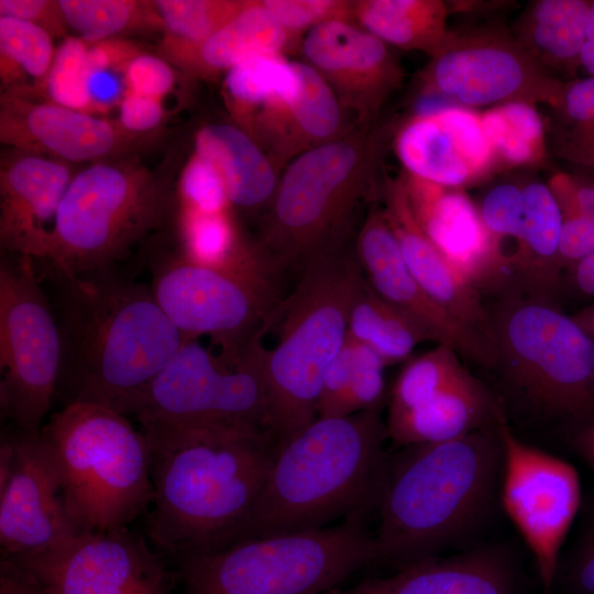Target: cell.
<instances>
[{
    "label": "cell",
    "instance_id": "obj_35",
    "mask_svg": "<svg viewBox=\"0 0 594 594\" xmlns=\"http://www.w3.org/2000/svg\"><path fill=\"white\" fill-rule=\"evenodd\" d=\"M496 163L529 165L544 155V122L536 105L512 101L481 112Z\"/></svg>",
    "mask_w": 594,
    "mask_h": 594
},
{
    "label": "cell",
    "instance_id": "obj_6",
    "mask_svg": "<svg viewBox=\"0 0 594 594\" xmlns=\"http://www.w3.org/2000/svg\"><path fill=\"white\" fill-rule=\"evenodd\" d=\"M364 279L349 244L310 262L268 322L278 324L273 349L255 353L264 380L270 430L280 443L318 417L323 374L348 337L349 314Z\"/></svg>",
    "mask_w": 594,
    "mask_h": 594
},
{
    "label": "cell",
    "instance_id": "obj_51",
    "mask_svg": "<svg viewBox=\"0 0 594 594\" xmlns=\"http://www.w3.org/2000/svg\"><path fill=\"white\" fill-rule=\"evenodd\" d=\"M562 572L573 594H594V528L576 547L563 571H558Z\"/></svg>",
    "mask_w": 594,
    "mask_h": 594
},
{
    "label": "cell",
    "instance_id": "obj_53",
    "mask_svg": "<svg viewBox=\"0 0 594 594\" xmlns=\"http://www.w3.org/2000/svg\"><path fill=\"white\" fill-rule=\"evenodd\" d=\"M562 155L581 164L594 165V125L565 147Z\"/></svg>",
    "mask_w": 594,
    "mask_h": 594
},
{
    "label": "cell",
    "instance_id": "obj_29",
    "mask_svg": "<svg viewBox=\"0 0 594 594\" xmlns=\"http://www.w3.org/2000/svg\"><path fill=\"white\" fill-rule=\"evenodd\" d=\"M592 1L537 0L524 13L516 38L549 73L581 66ZM554 76V75H553Z\"/></svg>",
    "mask_w": 594,
    "mask_h": 594
},
{
    "label": "cell",
    "instance_id": "obj_44",
    "mask_svg": "<svg viewBox=\"0 0 594 594\" xmlns=\"http://www.w3.org/2000/svg\"><path fill=\"white\" fill-rule=\"evenodd\" d=\"M262 4L289 34L330 21L353 22V2L342 0H262Z\"/></svg>",
    "mask_w": 594,
    "mask_h": 594
},
{
    "label": "cell",
    "instance_id": "obj_17",
    "mask_svg": "<svg viewBox=\"0 0 594 594\" xmlns=\"http://www.w3.org/2000/svg\"><path fill=\"white\" fill-rule=\"evenodd\" d=\"M157 133L135 134L119 121L74 110L28 90L2 91L0 142L6 147L68 164L97 163L139 154Z\"/></svg>",
    "mask_w": 594,
    "mask_h": 594
},
{
    "label": "cell",
    "instance_id": "obj_57",
    "mask_svg": "<svg viewBox=\"0 0 594 594\" xmlns=\"http://www.w3.org/2000/svg\"><path fill=\"white\" fill-rule=\"evenodd\" d=\"M591 450L594 458V432H593L592 442H591Z\"/></svg>",
    "mask_w": 594,
    "mask_h": 594
},
{
    "label": "cell",
    "instance_id": "obj_3",
    "mask_svg": "<svg viewBox=\"0 0 594 594\" xmlns=\"http://www.w3.org/2000/svg\"><path fill=\"white\" fill-rule=\"evenodd\" d=\"M387 437L380 409L317 417L279 443L261 493L230 544L321 528L336 517L360 514L380 498Z\"/></svg>",
    "mask_w": 594,
    "mask_h": 594
},
{
    "label": "cell",
    "instance_id": "obj_47",
    "mask_svg": "<svg viewBox=\"0 0 594 594\" xmlns=\"http://www.w3.org/2000/svg\"><path fill=\"white\" fill-rule=\"evenodd\" d=\"M0 16L31 22L44 29L53 38H65L69 31L56 0H0Z\"/></svg>",
    "mask_w": 594,
    "mask_h": 594
},
{
    "label": "cell",
    "instance_id": "obj_30",
    "mask_svg": "<svg viewBox=\"0 0 594 594\" xmlns=\"http://www.w3.org/2000/svg\"><path fill=\"white\" fill-rule=\"evenodd\" d=\"M448 4L441 0H359L353 19L387 45L433 56L446 43Z\"/></svg>",
    "mask_w": 594,
    "mask_h": 594
},
{
    "label": "cell",
    "instance_id": "obj_33",
    "mask_svg": "<svg viewBox=\"0 0 594 594\" xmlns=\"http://www.w3.org/2000/svg\"><path fill=\"white\" fill-rule=\"evenodd\" d=\"M348 337L373 350L386 366L407 359L417 344L432 341L417 321L381 298L365 278L350 309Z\"/></svg>",
    "mask_w": 594,
    "mask_h": 594
},
{
    "label": "cell",
    "instance_id": "obj_1",
    "mask_svg": "<svg viewBox=\"0 0 594 594\" xmlns=\"http://www.w3.org/2000/svg\"><path fill=\"white\" fill-rule=\"evenodd\" d=\"M61 337L55 400L132 415L184 344L150 285L110 268L68 275L34 261Z\"/></svg>",
    "mask_w": 594,
    "mask_h": 594
},
{
    "label": "cell",
    "instance_id": "obj_40",
    "mask_svg": "<svg viewBox=\"0 0 594 594\" xmlns=\"http://www.w3.org/2000/svg\"><path fill=\"white\" fill-rule=\"evenodd\" d=\"M385 367L384 361L373 350L355 342L354 363L331 417L380 409L385 394Z\"/></svg>",
    "mask_w": 594,
    "mask_h": 594
},
{
    "label": "cell",
    "instance_id": "obj_23",
    "mask_svg": "<svg viewBox=\"0 0 594 594\" xmlns=\"http://www.w3.org/2000/svg\"><path fill=\"white\" fill-rule=\"evenodd\" d=\"M380 198L404 262L422 290L453 319L493 348L490 312L477 289L457 272L419 226L405 177H386Z\"/></svg>",
    "mask_w": 594,
    "mask_h": 594
},
{
    "label": "cell",
    "instance_id": "obj_19",
    "mask_svg": "<svg viewBox=\"0 0 594 594\" xmlns=\"http://www.w3.org/2000/svg\"><path fill=\"white\" fill-rule=\"evenodd\" d=\"M306 62L331 87L343 111L360 124L374 121L404 78L389 45L351 21H330L308 31Z\"/></svg>",
    "mask_w": 594,
    "mask_h": 594
},
{
    "label": "cell",
    "instance_id": "obj_27",
    "mask_svg": "<svg viewBox=\"0 0 594 594\" xmlns=\"http://www.w3.org/2000/svg\"><path fill=\"white\" fill-rule=\"evenodd\" d=\"M298 84L296 62L287 61L282 54L261 55L227 72L223 94L235 124L252 134L284 112Z\"/></svg>",
    "mask_w": 594,
    "mask_h": 594
},
{
    "label": "cell",
    "instance_id": "obj_52",
    "mask_svg": "<svg viewBox=\"0 0 594 594\" xmlns=\"http://www.w3.org/2000/svg\"><path fill=\"white\" fill-rule=\"evenodd\" d=\"M0 594H53L32 572L13 560L1 558Z\"/></svg>",
    "mask_w": 594,
    "mask_h": 594
},
{
    "label": "cell",
    "instance_id": "obj_26",
    "mask_svg": "<svg viewBox=\"0 0 594 594\" xmlns=\"http://www.w3.org/2000/svg\"><path fill=\"white\" fill-rule=\"evenodd\" d=\"M493 413L490 394L466 370L430 400L388 415L387 435L404 447L446 442L488 425Z\"/></svg>",
    "mask_w": 594,
    "mask_h": 594
},
{
    "label": "cell",
    "instance_id": "obj_22",
    "mask_svg": "<svg viewBox=\"0 0 594 594\" xmlns=\"http://www.w3.org/2000/svg\"><path fill=\"white\" fill-rule=\"evenodd\" d=\"M404 177L419 226L457 272L475 289L504 283L495 243L463 188Z\"/></svg>",
    "mask_w": 594,
    "mask_h": 594
},
{
    "label": "cell",
    "instance_id": "obj_5",
    "mask_svg": "<svg viewBox=\"0 0 594 594\" xmlns=\"http://www.w3.org/2000/svg\"><path fill=\"white\" fill-rule=\"evenodd\" d=\"M388 129L364 125L288 164L254 243L273 275L300 273L316 258L349 244L358 210L374 193Z\"/></svg>",
    "mask_w": 594,
    "mask_h": 594
},
{
    "label": "cell",
    "instance_id": "obj_4",
    "mask_svg": "<svg viewBox=\"0 0 594 594\" xmlns=\"http://www.w3.org/2000/svg\"><path fill=\"white\" fill-rule=\"evenodd\" d=\"M378 498L377 562L399 568L435 557L487 514L502 477L503 451L486 425L461 438L405 447Z\"/></svg>",
    "mask_w": 594,
    "mask_h": 594
},
{
    "label": "cell",
    "instance_id": "obj_11",
    "mask_svg": "<svg viewBox=\"0 0 594 594\" xmlns=\"http://www.w3.org/2000/svg\"><path fill=\"white\" fill-rule=\"evenodd\" d=\"M144 251L148 285L170 322L186 340L209 337L224 364L240 365L279 301L273 280L197 263L167 234Z\"/></svg>",
    "mask_w": 594,
    "mask_h": 594
},
{
    "label": "cell",
    "instance_id": "obj_14",
    "mask_svg": "<svg viewBox=\"0 0 594 594\" xmlns=\"http://www.w3.org/2000/svg\"><path fill=\"white\" fill-rule=\"evenodd\" d=\"M430 58L421 73L420 96L440 97L470 109L512 101L558 108L564 84L505 31H450Z\"/></svg>",
    "mask_w": 594,
    "mask_h": 594
},
{
    "label": "cell",
    "instance_id": "obj_2",
    "mask_svg": "<svg viewBox=\"0 0 594 594\" xmlns=\"http://www.w3.org/2000/svg\"><path fill=\"white\" fill-rule=\"evenodd\" d=\"M278 441L253 430H215L150 446L153 499L145 532L176 560L229 546L267 477Z\"/></svg>",
    "mask_w": 594,
    "mask_h": 594
},
{
    "label": "cell",
    "instance_id": "obj_56",
    "mask_svg": "<svg viewBox=\"0 0 594 594\" xmlns=\"http://www.w3.org/2000/svg\"><path fill=\"white\" fill-rule=\"evenodd\" d=\"M573 318L581 326V328L594 340V306L582 310Z\"/></svg>",
    "mask_w": 594,
    "mask_h": 594
},
{
    "label": "cell",
    "instance_id": "obj_16",
    "mask_svg": "<svg viewBox=\"0 0 594 594\" xmlns=\"http://www.w3.org/2000/svg\"><path fill=\"white\" fill-rule=\"evenodd\" d=\"M13 561L53 594H176L161 557L129 528L79 534L48 553Z\"/></svg>",
    "mask_w": 594,
    "mask_h": 594
},
{
    "label": "cell",
    "instance_id": "obj_48",
    "mask_svg": "<svg viewBox=\"0 0 594 594\" xmlns=\"http://www.w3.org/2000/svg\"><path fill=\"white\" fill-rule=\"evenodd\" d=\"M164 119L162 101L127 91L119 103V123L135 134H153Z\"/></svg>",
    "mask_w": 594,
    "mask_h": 594
},
{
    "label": "cell",
    "instance_id": "obj_42",
    "mask_svg": "<svg viewBox=\"0 0 594 594\" xmlns=\"http://www.w3.org/2000/svg\"><path fill=\"white\" fill-rule=\"evenodd\" d=\"M522 209V186L514 183H502L492 187L479 207L482 221L497 249L504 282L503 242L506 239H513L518 243L521 234Z\"/></svg>",
    "mask_w": 594,
    "mask_h": 594
},
{
    "label": "cell",
    "instance_id": "obj_18",
    "mask_svg": "<svg viewBox=\"0 0 594 594\" xmlns=\"http://www.w3.org/2000/svg\"><path fill=\"white\" fill-rule=\"evenodd\" d=\"M14 433L11 471L0 486V548L1 558L23 560L58 549L79 534L66 512L41 430L14 428Z\"/></svg>",
    "mask_w": 594,
    "mask_h": 594
},
{
    "label": "cell",
    "instance_id": "obj_20",
    "mask_svg": "<svg viewBox=\"0 0 594 594\" xmlns=\"http://www.w3.org/2000/svg\"><path fill=\"white\" fill-rule=\"evenodd\" d=\"M354 249L371 288L417 321L433 342L451 346L481 365L495 364L491 344L447 314L414 278L383 209L370 211L358 232Z\"/></svg>",
    "mask_w": 594,
    "mask_h": 594
},
{
    "label": "cell",
    "instance_id": "obj_25",
    "mask_svg": "<svg viewBox=\"0 0 594 594\" xmlns=\"http://www.w3.org/2000/svg\"><path fill=\"white\" fill-rule=\"evenodd\" d=\"M194 150L219 174L231 208L246 213L268 208L279 179L267 153L242 128L206 123L195 133Z\"/></svg>",
    "mask_w": 594,
    "mask_h": 594
},
{
    "label": "cell",
    "instance_id": "obj_13",
    "mask_svg": "<svg viewBox=\"0 0 594 594\" xmlns=\"http://www.w3.org/2000/svg\"><path fill=\"white\" fill-rule=\"evenodd\" d=\"M59 366V331L34 260L1 253L0 403L11 426L42 429L55 400Z\"/></svg>",
    "mask_w": 594,
    "mask_h": 594
},
{
    "label": "cell",
    "instance_id": "obj_43",
    "mask_svg": "<svg viewBox=\"0 0 594 594\" xmlns=\"http://www.w3.org/2000/svg\"><path fill=\"white\" fill-rule=\"evenodd\" d=\"M177 201L178 208L196 212L218 213L231 209L219 174L196 154L189 158L180 173Z\"/></svg>",
    "mask_w": 594,
    "mask_h": 594
},
{
    "label": "cell",
    "instance_id": "obj_39",
    "mask_svg": "<svg viewBox=\"0 0 594 594\" xmlns=\"http://www.w3.org/2000/svg\"><path fill=\"white\" fill-rule=\"evenodd\" d=\"M89 44L77 36H66L56 50L54 62L43 85L47 99L82 112L96 113L89 82L91 67Z\"/></svg>",
    "mask_w": 594,
    "mask_h": 594
},
{
    "label": "cell",
    "instance_id": "obj_28",
    "mask_svg": "<svg viewBox=\"0 0 594 594\" xmlns=\"http://www.w3.org/2000/svg\"><path fill=\"white\" fill-rule=\"evenodd\" d=\"M289 34L261 1H251L176 67L209 77L261 55L282 54Z\"/></svg>",
    "mask_w": 594,
    "mask_h": 594
},
{
    "label": "cell",
    "instance_id": "obj_15",
    "mask_svg": "<svg viewBox=\"0 0 594 594\" xmlns=\"http://www.w3.org/2000/svg\"><path fill=\"white\" fill-rule=\"evenodd\" d=\"M497 420L503 451L502 504L531 551L548 594L580 507V476L572 464L518 439L499 413Z\"/></svg>",
    "mask_w": 594,
    "mask_h": 594
},
{
    "label": "cell",
    "instance_id": "obj_31",
    "mask_svg": "<svg viewBox=\"0 0 594 594\" xmlns=\"http://www.w3.org/2000/svg\"><path fill=\"white\" fill-rule=\"evenodd\" d=\"M521 234L513 261L512 278L542 290L553 284L563 215L548 184L522 186Z\"/></svg>",
    "mask_w": 594,
    "mask_h": 594
},
{
    "label": "cell",
    "instance_id": "obj_24",
    "mask_svg": "<svg viewBox=\"0 0 594 594\" xmlns=\"http://www.w3.org/2000/svg\"><path fill=\"white\" fill-rule=\"evenodd\" d=\"M327 594H519L518 572L507 553L477 548L447 558L430 557L394 574Z\"/></svg>",
    "mask_w": 594,
    "mask_h": 594
},
{
    "label": "cell",
    "instance_id": "obj_9",
    "mask_svg": "<svg viewBox=\"0 0 594 594\" xmlns=\"http://www.w3.org/2000/svg\"><path fill=\"white\" fill-rule=\"evenodd\" d=\"M177 561L182 594H327L377 554L355 514L336 527L246 539Z\"/></svg>",
    "mask_w": 594,
    "mask_h": 594
},
{
    "label": "cell",
    "instance_id": "obj_36",
    "mask_svg": "<svg viewBox=\"0 0 594 594\" xmlns=\"http://www.w3.org/2000/svg\"><path fill=\"white\" fill-rule=\"evenodd\" d=\"M56 51L53 37L31 22L0 16V77L2 91L28 90V79L43 88Z\"/></svg>",
    "mask_w": 594,
    "mask_h": 594
},
{
    "label": "cell",
    "instance_id": "obj_55",
    "mask_svg": "<svg viewBox=\"0 0 594 594\" xmlns=\"http://www.w3.org/2000/svg\"><path fill=\"white\" fill-rule=\"evenodd\" d=\"M581 66L590 76H594V1L591 3L586 41L581 53Z\"/></svg>",
    "mask_w": 594,
    "mask_h": 594
},
{
    "label": "cell",
    "instance_id": "obj_58",
    "mask_svg": "<svg viewBox=\"0 0 594 594\" xmlns=\"http://www.w3.org/2000/svg\"><path fill=\"white\" fill-rule=\"evenodd\" d=\"M594 341V340H593ZM592 365H593V387H594V345H593V360H592Z\"/></svg>",
    "mask_w": 594,
    "mask_h": 594
},
{
    "label": "cell",
    "instance_id": "obj_7",
    "mask_svg": "<svg viewBox=\"0 0 594 594\" xmlns=\"http://www.w3.org/2000/svg\"><path fill=\"white\" fill-rule=\"evenodd\" d=\"M177 207L172 173L138 154L87 164L75 173L36 262L68 275L119 268L134 250L169 233Z\"/></svg>",
    "mask_w": 594,
    "mask_h": 594
},
{
    "label": "cell",
    "instance_id": "obj_32",
    "mask_svg": "<svg viewBox=\"0 0 594 594\" xmlns=\"http://www.w3.org/2000/svg\"><path fill=\"white\" fill-rule=\"evenodd\" d=\"M394 146L409 176L459 188L476 180L435 113L414 114L405 121L396 132Z\"/></svg>",
    "mask_w": 594,
    "mask_h": 594
},
{
    "label": "cell",
    "instance_id": "obj_12",
    "mask_svg": "<svg viewBox=\"0 0 594 594\" xmlns=\"http://www.w3.org/2000/svg\"><path fill=\"white\" fill-rule=\"evenodd\" d=\"M494 366L536 407L583 417L594 409L593 339L539 296L509 297L491 315Z\"/></svg>",
    "mask_w": 594,
    "mask_h": 594
},
{
    "label": "cell",
    "instance_id": "obj_21",
    "mask_svg": "<svg viewBox=\"0 0 594 594\" xmlns=\"http://www.w3.org/2000/svg\"><path fill=\"white\" fill-rule=\"evenodd\" d=\"M72 164L7 147L0 161L1 253L46 255L63 197L74 177Z\"/></svg>",
    "mask_w": 594,
    "mask_h": 594
},
{
    "label": "cell",
    "instance_id": "obj_41",
    "mask_svg": "<svg viewBox=\"0 0 594 594\" xmlns=\"http://www.w3.org/2000/svg\"><path fill=\"white\" fill-rule=\"evenodd\" d=\"M435 114L449 132L475 179L491 172L496 160L483 129L481 112L452 105Z\"/></svg>",
    "mask_w": 594,
    "mask_h": 594
},
{
    "label": "cell",
    "instance_id": "obj_34",
    "mask_svg": "<svg viewBox=\"0 0 594 594\" xmlns=\"http://www.w3.org/2000/svg\"><path fill=\"white\" fill-rule=\"evenodd\" d=\"M152 2L164 33L161 56L176 66L243 10L249 0Z\"/></svg>",
    "mask_w": 594,
    "mask_h": 594
},
{
    "label": "cell",
    "instance_id": "obj_8",
    "mask_svg": "<svg viewBox=\"0 0 594 594\" xmlns=\"http://www.w3.org/2000/svg\"><path fill=\"white\" fill-rule=\"evenodd\" d=\"M41 432L78 534L119 531L146 514L153 499L151 449L124 415L73 404L53 414Z\"/></svg>",
    "mask_w": 594,
    "mask_h": 594
},
{
    "label": "cell",
    "instance_id": "obj_46",
    "mask_svg": "<svg viewBox=\"0 0 594 594\" xmlns=\"http://www.w3.org/2000/svg\"><path fill=\"white\" fill-rule=\"evenodd\" d=\"M556 110L571 128L562 138V151L594 125V76L588 75L563 85Z\"/></svg>",
    "mask_w": 594,
    "mask_h": 594
},
{
    "label": "cell",
    "instance_id": "obj_38",
    "mask_svg": "<svg viewBox=\"0 0 594 594\" xmlns=\"http://www.w3.org/2000/svg\"><path fill=\"white\" fill-rule=\"evenodd\" d=\"M457 353L451 346L438 344L409 361L393 385L388 415L407 411L430 400L458 380L466 369Z\"/></svg>",
    "mask_w": 594,
    "mask_h": 594
},
{
    "label": "cell",
    "instance_id": "obj_50",
    "mask_svg": "<svg viewBox=\"0 0 594 594\" xmlns=\"http://www.w3.org/2000/svg\"><path fill=\"white\" fill-rule=\"evenodd\" d=\"M563 217L594 216V183H584L563 173L548 183Z\"/></svg>",
    "mask_w": 594,
    "mask_h": 594
},
{
    "label": "cell",
    "instance_id": "obj_54",
    "mask_svg": "<svg viewBox=\"0 0 594 594\" xmlns=\"http://www.w3.org/2000/svg\"><path fill=\"white\" fill-rule=\"evenodd\" d=\"M574 282L578 289L594 296V252L573 266Z\"/></svg>",
    "mask_w": 594,
    "mask_h": 594
},
{
    "label": "cell",
    "instance_id": "obj_49",
    "mask_svg": "<svg viewBox=\"0 0 594 594\" xmlns=\"http://www.w3.org/2000/svg\"><path fill=\"white\" fill-rule=\"evenodd\" d=\"M594 252V216L563 217L558 264L575 265Z\"/></svg>",
    "mask_w": 594,
    "mask_h": 594
},
{
    "label": "cell",
    "instance_id": "obj_45",
    "mask_svg": "<svg viewBox=\"0 0 594 594\" xmlns=\"http://www.w3.org/2000/svg\"><path fill=\"white\" fill-rule=\"evenodd\" d=\"M175 69L162 56L141 52L135 55L124 70L127 91L162 99L174 88Z\"/></svg>",
    "mask_w": 594,
    "mask_h": 594
},
{
    "label": "cell",
    "instance_id": "obj_37",
    "mask_svg": "<svg viewBox=\"0 0 594 594\" xmlns=\"http://www.w3.org/2000/svg\"><path fill=\"white\" fill-rule=\"evenodd\" d=\"M68 29L88 44L138 29H161L152 1L58 0Z\"/></svg>",
    "mask_w": 594,
    "mask_h": 594
},
{
    "label": "cell",
    "instance_id": "obj_10",
    "mask_svg": "<svg viewBox=\"0 0 594 594\" xmlns=\"http://www.w3.org/2000/svg\"><path fill=\"white\" fill-rule=\"evenodd\" d=\"M132 416L148 446L215 430L272 435L268 399L254 346L240 365L231 367L198 339L184 342L152 380Z\"/></svg>",
    "mask_w": 594,
    "mask_h": 594
}]
</instances>
